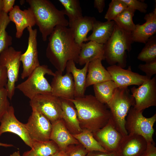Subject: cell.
<instances>
[{
	"instance_id": "6da1fadb",
	"label": "cell",
	"mask_w": 156,
	"mask_h": 156,
	"mask_svg": "<svg viewBox=\"0 0 156 156\" xmlns=\"http://www.w3.org/2000/svg\"><path fill=\"white\" fill-rule=\"evenodd\" d=\"M80 49L75 41L72 29L57 26L49 35L46 56L57 70L62 73L68 61L78 63Z\"/></svg>"
},
{
	"instance_id": "7a4b0ae2",
	"label": "cell",
	"mask_w": 156,
	"mask_h": 156,
	"mask_svg": "<svg viewBox=\"0 0 156 156\" xmlns=\"http://www.w3.org/2000/svg\"><path fill=\"white\" fill-rule=\"evenodd\" d=\"M70 100L75 106L82 129L94 133L104 127L110 118V112L106 105L94 96L85 95Z\"/></svg>"
},
{
	"instance_id": "3957f363",
	"label": "cell",
	"mask_w": 156,
	"mask_h": 156,
	"mask_svg": "<svg viewBox=\"0 0 156 156\" xmlns=\"http://www.w3.org/2000/svg\"><path fill=\"white\" fill-rule=\"evenodd\" d=\"M34 14L36 25L39 27L42 40L47 37L57 26L67 27L68 20L65 18L64 10H59L48 0H27Z\"/></svg>"
},
{
	"instance_id": "277c9868",
	"label": "cell",
	"mask_w": 156,
	"mask_h": 156,
	"mask_svg": "<svg viewBox=\"0 0 156 156\" xmlns=\"http://www.w3.org/2000/svg\"><path fill=\"white\" fill-rule=\"evenodd\" d=\"M133 42L131 33L127 32L115 23L111 36L104 44L105 60L110 65H116L122 68L126 67V51L129 52Z\"/></svg>"
},
{
	"instance_id": "5b68a950",
	"label": "cell",
	"mask_w": 156,
	"mask_h": 156,
	"mask_svg": "<svg viewBox=\"0 0 156 156\" xmlns=\"http://www.w3.org/2000/svg\"><path fill=\"white\" fill-rule=\"evenodd\" d=\"M134 99L128 87L117 88L112 99L106 105L109 109L110 119L115 127L123 136L128 134L125 127L126 118Z\"/></svg>"
},
{
	"instance_id": "8992f818",
	"label": "cell",
	"mask_w": 156,
	"mask_h": 156,
	"mask_svg": "<svg viewBox=\"0 0 156 156\" xmlns=\"http://www.w3.org/2000/svg\"><path fill=\"white\" fill-rule=\"evenodd\" d=\"M46 74L53 76L55 73L47 65H40L16 88L30 100L38 94L51 93V85L45 77Z\"/></svg>"
},
{
	"instance_id": "52a82bcc",
	"label": "cell",
	"mask_w": 156,
	"mask_h": 156,
	"mask_svg": "<svg viewBox=\"0 0 156 156\" xmlns=\"http://www.w3.org/2000/svg\"><path fill=\"white\" fill-rule=\"evenodd\" d=\"M143 111L131 107L126 118L125 129L128 134L140 135L148 143H154L153 127L156 121V114L150 117L146 118L143 115Z\"/></svg>"
},
{
	"instance_id": "ba28073f",
	"label": "cell",
	"mask_w": 156,
	"mask_h": 156,
	"mask_svg": "<svg viewBox=\"0 0 156 156\" xmlns=\"http://www.w3.org/2000/svg\"><path fill=\"white\" fill-rule=\"evenodd\" d=\"M21 54V51H16L10 46L0 54V65L4 67L6 70L8 81L5 88L8 97L10 100L14 94L15 83L18 80Z\"/></svg>"
},
{
	"instance_id": "9c48e42d",
	"label": "cell",
	"mask_w": 156,
	"mask_h": 156,
	"mask_svg": "<svg viewBox=\"0 0 156 156\" xmlns=\"http://www.w3.org/2000/svg\"><path fill=\"white\" fill-rule=\"evenodd\" d=\"M32 109L41 113L53 124L61 119L62 109L61 99L51 93L37 95L30 100Z\"/></svg>"
},
{
	"instance_id": "30bf717a",
	"label": "cell",
	"mask_w": 156,
	"mask_h": 156,
	"mask_svg": "<svg viewBox=\"0 0 156 156\" xmlns=\"http://www.w3.org/2000/svg\"><path fill=\"white\" fill-rule=\"evenodd\" d=\"M25 125L32 140L43 141L50 140L52 125L40 112L32 109L27 122Z\"/></svg>"
},
{
	"instance_id": "8fae6325",
	"label": "cell",
	"mask_w": 156,
	"mask_h": 156,
	"mask_svg": "<svg viewBox=\"0 0 156 156\" xmlns=\"http://www.w3.org/2000/svg\"><path fill=\"white\" fill-rule=\"evenodd\" d=\"M130 90L135 101L133 107L136 109L143 111L149 107L156 106V76L138 88L133 87Z\"/></svg>"
},
{
	"instance_id": "7c38bea8",
	"label": "cell",
	"mask_w": 156,
	"mask_h": 156,
	"mask_svg": "<svg viewBox=\"0 0 156 156\" xmlns=\"http://www.w3.org/2000/svg\"><path fill=\"white\" fill-rule=\"evenodd\" d=\"M27 29L29 33L27 47L25 52L21 54L20 59L23 64V70L21 76L22 79L27 77L40 65L37 50V30L31 27Z\"/></svg>"
},
{
	"instance_id": "4fadbf2b",
	"label": "cell",
	"mask_w": 156,
	"mask_h": 156,
	"mask_svg": "<svg viewBox=\"0 0 156 156\" xmlns=\"http://www.w3.org/2000/svg\"><path fill=\"white\" fill-rule=\"evenodd\" d=\"M107 70L117 88L128 87L131 85L139 86L149 79L145 75L133 72L131 66L125 69L116 65H110Z\"/></svg>"
},
{
	"instance_id": "5bb4252c",
	"label": "cell",
	"mask_w": 156,
	"mask_h": 156,
	"mask_svg": "<svg viewBox=\"0 0 156 156\" xmlns=\"http://www.w3.org/2000/svg\"><path fill=\"white\" fill-rule=\"evenodd\" d=\"M0 123V136L5 132H10L17 135L26 145L32 147V140L30 138L25 124L19 121L14 114L13 107L10 105L3 116Z\"/></svg>"
},
{
	"instance_id": "9a60e30c",
	"label": "cell",
	"mask_w": 156,
	"mask_h": 156,
	"mask_svg": "<svg viewBox=\"0 0 156 156\" xmlns=\"http://www.w3.org/2000/svg\"><path fill=\"white\" fill-rule=\"evenodd\" d=\"M95 139L108 152H116L123 137L111 119L103 128L93 133Z\"/></svg>"
},
{
	"instance_id": "2e32d148",
	"label": "cell",
	"mask_w": 156,
	"mask_h": 156,
	"mask_svg": "<svg viewBox=\"0 0 156 156\" xmlns=\"http://www.w3.org/2000/svg\"><path fill=\"white\" fill-rule=\"evenodd\" d=\"M51 86V94L61 99L70 100L75 98V86L72 75L66 72L64 75L56 70Z\"/></svg>"
},
{
	"instance_id": "e0dca14e",
	"label": "cell",
	"mask_w": 156,
	"mask_h": 156,
	"mask_svg": "<svg viewBox=\"0 0 156 156\" xmlns=\"http://www.w3.org/2000/svg\"><path fill=\"white\" fill-rule=\"evenodd\" d=\"M147 145L143 137L128 134L123 137L116 153L117 156H141L146 151Z\"/></svg>"
},
{
	"instance_id": "ac0fdd59",
	"label": "cell",
	"mask_w": 156,
	"mask_h": 156,
	"mask_svg": "<svg viewBox=\"0 0 156 156\" xmlns=\"http://www.w3.org/2000/svg\"><path fill=\"white\" fill-rule=\"evenodd\" d=\"M8 15L10 21L13 22L15 25V36L17 38L22 37L26 28L32 27L36 25L34 14L29 7L27 9L22 10L18 5H15Z\"/></svg>"
},
{
	"instance_id": "d6986e66",
	"label": "cell",
	"mask_w": 156,
	"mask_h": 156,
	"mask_svg": "<svg viewBox=\"0 0 156 156\" xmlns=\"http://www.w3.org/2000/svg\"><path fill=\"white\" fill-rule=\"evenodd\" d=\"M145 22L142 25H135L131 33L133 42L145 44L156 32V8L153 12L146 14L144 18Z\"/></svg>"
},
{
	"instance_id": "ffe728a7",
	"label": "cell",
	"mask_w": 156,
	"mask_h": 156,
	"mask_svg": "<svg viewBox=\"0 0 156 156\" xmlns=\"http://www.w3.org/2000/svg\"><path fill=\"white\" fill-rule=\"evenodd\" d=\"M52 125L50 140L57 145L60 151H65L69 146L80 144L69 132L61 119Z\"/></svg>"
},
{
	"instance_id": "44dd1931",
	"label": "cell",
	"mask_w": 156,
	"mask_h": 156,
	"mask_svg": "<svg viewBox=\"0 0 156 156\" xmlns=\"http://www.w3.org/2000/svg\"><path fill=\"white\" fill-rule=\"evenodd\" d=\"M60 99L62 109L61 120L72 135L80 133L82 129L80 125L74 105L70 100Z\"/></svg>"
},
{
	"instance_id": "7402d4cb",
	"label": "cell",
	"mask_w": 156,
	"mask_h": 156,
	"mask_svg": "<svg viewBox=\"0 0 156 156\" xmlns=\"http://www.w3.org/2000/svg\"><path fill=\"white\" fill-rule=\"evenodd\" d=\"M89 63H86L81 69L77 68L75 62L73 60H70L66 63L65 69L66 72L70 73L73 79L75 86V97H82L85 95Z\"/></svg>"
},
{
	"instance_id": "603a6c76",
	"label": "cell",
	"mask_w": 156,
	"mask_h": 156,
	"mask_svg": "<svg viewBox=\"0 0 156 156\" xmlns=\"http://www.w3.org/2000/svg\"><path fill=\"white\" fill-rule=\"evenodd\" d=\"M104 46L92 41L83 43L80 47L77 64L83 65L96 59L105 60Z\"/></svg>"
},
{
	"instance_id": "cb8c5ba5",
	"label": "cell",
	"mask_w": 156,
	"mask_h": 156,
	"mask_svg": "<svg viewBox=\"0 0 156 156\" xmlns=\"http://www.w3.org/2000/svg\"><path fill=\"white\" fill-rule=\"evenodd\" d=\"M102 60L96 59L88 63L86 87L102 82L112 80L109 72L103 66Z\"/></svg>"
},
{
	"instance_id": "d4e9b609",
	"label": "cell",
	"mask_w": 156,
	"mask_h": 156,
	"mask_svg": "<svg viewBox=\"0 0 156 156\" xmlns=\"http://www.w3.org/2000/svg\"><path fill=\"white\" fill-rule=\"evenodd\" d=\"M96 20L94 17L86 16L69 24L73 32L75 41L80 47L84 42L88 41L87 34L92 30Z\"/></svg>"
},
{
	"instance_id": "484cf974",
	"label": "cell",
	"mask_w": 156,
	"mask_h": 156,
	"mask_svg": "<svg viewBox=\"0 0 156 156\" xmlns=\"http://www.w3.org/2000/svg\"><path fill=\"white\" fill-rule=\"evenodd\" d=\"M115 24L114 21L103 22L96 20L93 25L92 33L87 38L88 41L104 44L112 35Z\"/></svg>"
},
{
	"instance_id": "4316f807",
	"label": "cell",
	"mask_w": 156,
	"mask_h": 156,
	"mask_svg": "<svg viewBox=\"0 0 156 156\" xmlns=\"http://www.w3.org/2000/svg\"><path fill=\"white\" fill-rule=\"evenodd\" d=\"M60 151L57 145L53 140H32L31 149L24 152L23 156H51Z\"/></svg>"
},
{
	"instance_id": "83f0119b",
	"label": "cell",
	"mask_w": 156,
	"mask_h": 156,
	"mask_svg": "<svg viewBox=\"0 0 156 156\" xmlns=\"http://www.w3.org/2000/svg\"><path fill=\"white\" fill-rule=\"evenodd\" d=\"M94 96L101 103L107 105L112 99L117 87L112 80L93 85Z\"/></svg>"
},
{
	"instance_id": "f1b7e54d",
	"label": "cell",
	"mask_w": 156,
	"mask_h": 156,
	"mask_svg": "<svg viewBox=\"0 0 156 156\" xmlns=\"http://www.w3.org/2000/svg\"><path fill=\"white\" fill-rule=\"evenodd\" d=\"M73 135L88 152L92 151L107 152L95 139L93 133L88 130L83 129L80 133Z\"/></svg>"
},
{
	"instance_id": "f546056e",
	"label": "cell",
	"mask_w": 156,
	"mask_h": 156,
	"mask_svg": "<svg viewBox=\"0 0 156 156\" xmlns=\"http://www.w3.org/2000/svg\"><path fill=\"white\" fill-rule=\"evenodd\" d=\"M135 10L127 7L114 20L119 27L125 31L131 33L135 27L133 21V18Z\"/></svg>"
},
{
	"instance_id": "4dcf8cb0",
	"label": "cell",
	"mask_w": 156,
	"mask_h": 156,
	"mask_svg": "<svg viewBox=\"0 0 156 156\" xmlns=\"http://www.w3.org/2000/svg\"><path fill=\"white\" fill-rule=\"evenodd\" d=\"M58 1L64 8L65 15L68 18L69 24L83 17L79 0H59Z\"/></svg>"
},
{
	"instance_id": "1f68e13d",
	"label": "cell",
	"mask_w": 156,
	"mask_h": 156,
	"mask_svg": "<svg viewBox=\"0 0 156 156\" xmlns=\"http://www.w3.org/2000/svg\"><path fill=\"white\" fill-rule=\"evenodd\" d=\"M10 22L8 14L0 13V54L12 44V38L6 30Z\"/></svg>"
},
{
	"instance_id": "d6a6232c",
	"label": "cell",
	"mask_w": 156,
	"mask_h": 156,
	"mask_svg": "<svg viewBox=\"0 0 156 156\" xmlns=\"http://www.w3.org/2000/svg\"><path fill=\"white\" fill-rule=\"evenodd\" d=\"M137 58L138 60L148 63L156 60V36L151 37L145 44Z\"/></svg>"
},
{
	"instance_id": "836d02e7",
	"label": "cell",
	"mask_w": 156,
	"mask_h": 156,
	"mask_svg": "<svg viewBox=\"0 0 156 156\" xmlns=\"http://www.w3.org/2000/svg\"><path fill=\"white\" fill-rule=\"evenodd\" d=\"M127 7L122 0H112L104 17L107 21H114V19Z\"/></svg>"
},
{
	"instance_id": "e575fe53",
	"label": "cell",
	"mask_w": 156,
	"mask_h": 156,
	"mask_svg": "<svg viewBox=\"0 0 156 156\" xmlns=\"http://www.w3.org/2000/svg\"><path fill=\"white\" fill-rule=\"evenodd\" d=\"M8 99L5 88L0 90V122L10 105Z\"/></svg>"
},
{
	"instance_id": "d590c367",
	"label": "cell",
	"mask_w": 156,
	"mask_h": 156,
	"mask_svg": "<svg viewBox=\"0 0 156 156\" xmlns=\"http://www.w3.org/2000/svg\"><path fill=\"white\" fill-rule=\"evenodd\" d=\"M122 0L126 4L127 7L135 10H138L142 13H146L147 12L148 4L143 1L137 0Z\"/></svg>"
},
{
	"instance_id": "8d00e7d4",
	"label": "cell",
	"mask_w": 156,
	"mask_h": 156,
	"mask_svg": "<svg viewBox=\"0 0 156 156\" xmlns=\"http://www.w3.org/2000/svg\"><path fill=\"white\" fill-rule=\"evenodd\" d=\"M138 68L144 73L145 76L149 79L156 74V60L145 64H140L138 66Z\"/></svg>"
},
{
	"instance_id": "74e56055",
	"label": "cell",
	"mask_w": 156,
	"mask_h": 156,
	"mask_svg": "<svg viewBox=\"0 0 156 156\" xmlns=\"http://www.w3.org/2000/svg\"><path fill=\"white\" fill-rule=\"evenodd\" d=\"M69 156H86L88 152L80 144L71 145L68 148Z\"/></svg>"
},
{
	"instance_id": "f35d334b",
	"label": "cell",
	"mask_w": 156,
	"mask_h": 156,
	"mask_svg": "<svg viewBox=\"0 0 156 156\" xmlns=\"http://www.w3.org/2000/svg\"><path fill=\"white\" fill-rule=\"evenodd\" d=\"M7 81L6 69L4 67L0 65V90L5 87Z\"/></svg>"
},
{
	"instance_id": "ab89813d",
	"label": "cell",
	"mask_w": 156,
	"mask_h": 156,
	"mask_svg": "<svg viewBox=\"0 0 156 156\" xmlns=\"http://www.w3.org/2000/svg\"><path fill=\"white\" fill-rule=\"evenodd\" d=\"M141 156H156V147L155 143H148L146 151Z\"/></svg>"
},
{
	"instance_id": "60d3db41",
	"label": "cell",
	"mask_w": 156,
	"mask_h": 156,
	"mask_svg": "<svg viewBox=\"0 0 156 156\" xmlns=\"http://www.w3.org/2000/svg\"><path fill=\"white\" fill-rule=\"evenodd\" d=\"M3 11L8 14L13 9L15 1V0H3Z\"/></svg>"
},
{
	"instance_id": "b9f144b4",
	"label": "cell",
	"mask_w": 156,
	"mask_h": 156,
	"mask_svg": "<svg viewBox=\"0 0 156 156\" xmlns=\"http://www.w3.org/2000/svg\"><path fill=\"white\" fill-rule=\"evenodd\" d=\"M86 156H117L116 152L109 153L100 151L88 152Z\"/></svg>"
},
{
	"instance_id": "7bdbcfd3",
	"label": "cell",
	"mask_w": 156,
	"mask_h": 156,
	"mask_svg": "<svg viewBox=\"0 0 156 156\" xmlns=\"http://www.w3.org/2000/svg\"><path fill=\"white\" fill-rule=\"evenodd\" d=\"M105 0H94V8H96L99 13H102L105 7Z\"/></svg>"
},
{
	"instance_id": "ee69618b",
	"label": "cell",
	"mask_w": 156,
	"mask_h": 156,
	"mask_svg": "<svg viewBox=\"0 0 156 156\" xmlns=\"http://www.w3.org/2000/svg\"><path fill=\"white\" fill-rule=\"evenodd\" d=\"M69 152L67 149L65 151H60L51 156H69Z\"/></svg>"
},
{
	"instance_id": "f6af8a7d",
	"label": "cell",
	"mask_w": 156,
	"mask_h": 156,
	"mask_svg": "<svg viewBox=\"0 0 156 156\" xmlns=\"http://www.w3.org/2000/svg\"><path fill=\"white\" fill-rule=\"evenodd\" d=\"M13 146V145L12 144H8L6 143H4L0 142V146H3L6 147H12Z\"/></svg>"
},
{
	"instance_id": "bcb514c9",
	"label": "cell",
	"mask_w": 156,
	"mask_h": 156,
	"mask_svg": "<svg viewBox=\"0 0 156 156\" xmlns=\"http://www.w3.org/2000/svg\"><path fill=\"white\" fill-rule=\"evenodd\" d=\"M10 156H21L19 151H15L10 155Z\"/></svg>"
},
{
	"instance_id": "7dc6e473",
	"label": "cell",
	"mask_w": 156,
	"mask_h": 156,
	"mask_svg": "<svg viewBox=\"0 0 156 156\" xmlns=\"http://www.w3.org/2000/svg\"><path fill=\"white\" fill-rule=\"evenodd\" d=\"M3 0H0V13L3 11Z\"/></svg>"
}]
</instances>
